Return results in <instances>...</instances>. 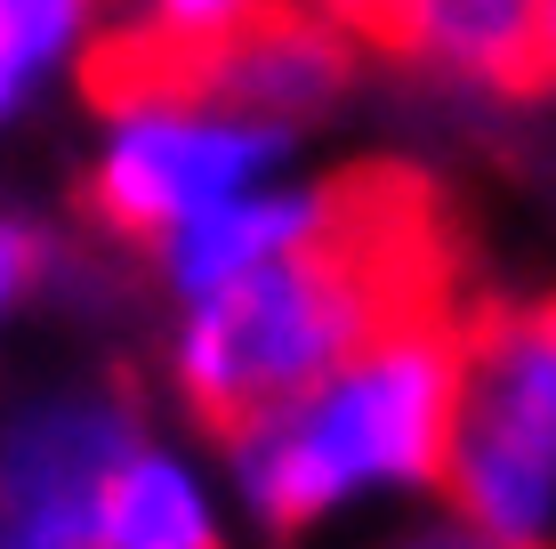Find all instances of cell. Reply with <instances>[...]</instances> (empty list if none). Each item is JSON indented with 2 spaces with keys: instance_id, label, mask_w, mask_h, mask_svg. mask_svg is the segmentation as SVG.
<instances>
[{
  "instance_id": "cell-1",
  "label": "cell",
  "mask_w": 556,
  "mask_h": 549,
  "mask_svg": "<svg viewBox=\"0 0 556 549\" xmlns=\"http://www.w3.org/2000/svg\"><path fill=\"white\" fill-rule=\"evenodd\" d=\"M419 308H459L452 235L435 219L428 178L348 170L331 219L306 242L169 315L162 372L186 421L226 437V428L291 404L306 380H323L363 339H379Z\"/></svg>"
},
{
  "instance_id": "cell-2",
  "label": "cell",
  "mask_w": 556,
  "mask_h": 549,
  "mask_svg": "<svg viewBox=\"0 0 556 549\" xmlns=\"http://www.w3.org/2000/svg\"><path fill=\"white\" fill-rule=\"evenodd\" d=\"M459 388V308H419L291 404L218 437L226 501L266 541H306L339 517L419 501L444 477V428Z\"/></svg>"
},
{
  "instance_id": "cell-3",
  "label": "cell",
  "mask_w": 556,
  "mask_h": 549,
  "mask_svg": "<svg viewBox=\"0 0 556 549\" xmlns=\"http://www.w3.org/2000/svg\"><path fill=\"white\" fill-rule=\"evenodd\" d=\"M98 98V146L81 170V219L98 242L146 251L178 219L242 195L258 178H282L299 162L306 129L242 113L178 73H129V65H89L81 73Z\"/></svg>"
},
{
  "instance_id": "cell-4",
  "label": "cell",
  "mask_w": 556,
  "mask_h": 549,
  "mask_svg": "<svg viewBox=\"0 0 556 549\" xmlns=\"http://www.w3.org/2000/svg\"><path fill=\"white\" fill-rule=\"evenodd\" d=\"M435 501L516 549H556V283L459 308Z\"/></svg>"
},
{
  "instance_id": "cell-5",
  "label": "cell",
  "mask_w": 556,
  "mask_h": 549,
  "mask_svg": "<svg viewBox=\"0 0 556 549\" xmlns=\"http://www.w3.org/2000/svg\"><path fill=\"white\" fill-rule=\"evenodd\" d=\"M146 428L138 380L113 364L16 388L0 404V549H89L105 477Z\"/></svg>"
},
{
  "instance_id": "cell-6",
  "label": "cell",
  "mask_w": 556,
  "mask_h": 549,
  "mask_svg": "<svg viewBox=\"0 0 556 549\" xmlns=\"http://www.w3.org/2000/svg\"><path fill=\"white\" fill-rule=\"evenodd\" d=\"M89 65H129V73H178V82L210 89V98L242 105V113H266V122H323L355 98L363 82V41L339 25L331 9L315 0H275V9L242 16L235 33L186 49V57H89Z\"/></svg>"
},
{
  "instance_id": "cell-7",
  "label": "cell",
  "mask_w": 556,
  "mask_h": 549,
  "mask_svg": "<svg viewBox=\"0 0 556 549\" xmlns=\"http://www.w3.org/2000/svg\"><path fill=\"white\" fill-rule=\"evenodd\" d=\"M363 49L459 98H548V0H315Z\"/></svg>"
},
{
  "instance_id": "cell-8",
  "label": "cell",
  "mask_w": 556,
  "mask_h": 549,
  "mask_svg": "<svg viewBox=\"0 0 556 549\" xmlns=\"http://www.w3.org/2000/svg\"><path fill=\"white\" fill-rule=\"evenodd\" d=\"M331 202H339V178H291V170H282V178H258V186H242V195L178 219L169 235H153L146 275H153V291H162L169 308L210 299V291H226V283H242L251 267H266V259H282L291 242H306L331 219Z\"/></svg>"
},
{
  "instance_id": "cell-9",
  "label": "cell",
  "mask_w": 556,
  "mask_h": 549,
  "mask_svg": "<svg viewBox=\"0 0 556 549\" xmlns=\"http://www.w3.org/2000/svg\"><path fill=\"white\" fill-rule=\"evenodd\" d=\"M89 549H226V477L194 445L146 428L105 477Z\"/></svg>"
},
{
  "instance_id": "cell-10",
  "label": "cell",
  "mask_w": 556,
  "mask_h": 549,
  "mask_svg": "<svg viewBox=\"0 0 556 549\" xmlns=\"http://www.w3.org/2000/svg\"><path fill=\"white\" fill-rule=\"evenodd\" d=\"M105 33L113 0H0V138H16L73 73H89Z\"/></svg>"
},
{
  "instance_id": "cell-11",
  "label": "cell",
  "mask_w": 556,
  "mask_h": 549,
  "mask_svg": "<svg viewBox=\"0 0 556 549\" xmlns=\"http://www.w3.org/2000/svg\"><path fill=\"white\" fill-rule=\"evenodd\" d=\"M275 9V0H122V25L105 33V57H186L218 33H235L242 16Z\"/></svg>"
},
{
  "instance_id": "cell-12",
  "label": "cell",
  "mask_w": 556,
  "mask_h": 549,
  "mask_svg": "<svg viewBox=\"0 0 556 549\" xmlns=\"http://www.w3.org/2000/svg\"><path fill=\"white\" fill-rule=\"evenodd\" d=\"M379 549H516V541H501V534H484L476 517H459L452 501H435L428 517H412L395 541H379Z\"/></svg>"
}]
</instances>
